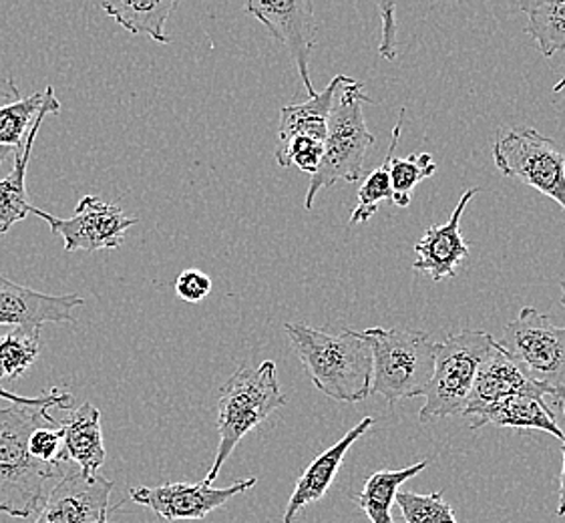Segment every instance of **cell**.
<instances>
[{
  "mask_svg": "<svg viewBox=\"0 0 565 523\" xmlns=\"http://www.w3.org/2000/svg\"><path fill=\"white\" fill-rule=\"evenodd\" d=\"M493 161L505 178L520 180L565 210V156L554 139L533 127H513L498 137Z\"/></svg>",
  "mask_w": 565,
  "mask_h": 523,
  "instance_id": "8",
  "label": "cell"
},
{
  "mask_svg": "<svg viewBox=\"0 0 565 523\" xmlns=\"http://www.w3.org/2000/svg\"><path fill=\"white\" fill-rule=\"evenodd\" d=\"M29 453L49 466H58V463H67L63 459V435L58 425H45L39 427L29 439Z\"/></svg>",
  "mask_w": 565,
  "mask_h": 523,
  "instance_id": "30",
  "label": "cell"
},
{
  "mask_svg": "<svg viewBox=\"0 0 565 523\" xmlns=\"http://www.w3.org/2000/svg\"><path fill=\"white\" fill-rule=\"evenodd\" d=\"M562 453H564V467H562V476H559V498H557V512H555V515H559V517L565 515V444Z\"/></svg>",
  "mask_w": 565,
  "mask_h": 523,
  "instance_id": "34",
  "label": "cell"
},
{
  "mask_svg": "<svg viewBox=\"0 0 565 523\" xmlns=\"http://www.w3.org/2000/svg\"><path fill=\"white\" fill-rule=\"evenodd\" d=\"M246 11L256 17L274 39H278L295 58L300 79L310 97L317 89L310 79V55L317 45V17L310 0H249Z\"/></svg>",
  "mask_w": 565,
  "mask_h": 523,
  "instance_id": "11",
  "label": "cell"
},
{
  "mask_svg": "<svg viewBox=\"0 0 565 523\" xmlns=\"http://www.w3.org/2000/svg\"><path fill=\"white\" fill-rule=\"evenodd\" d=\"M103 11L114 17L115 23L134 34H148L161 45H170L166 23L178 9L175 0H105Z\"/></svg>",
  "mask_w": 565,
  "mask_h": 523,
  "instance_id": "21",
  "label": "cell"
},
{
  "mask_svg": "<svg viewBox=\"0 0 565 523\" xmlns=\"http://www.w3.org/2000/svg\"><path fill=\"white\" fill-rule=\"evenodd\" d=\"M381 19H383V43H381V55L395 61L396 58V23L395 4H379Z\"/></svg>",
  "mask_w": 565,
  "mask_h": 523,
  "instance_id": "33",
  "label": "cell"
},
{
  "mask_svg": "<svg viewBox=\"0 0 565 523\" xmlns=\"http://www.w3.org/2000/svg\"><path fill=\"white\" fill-rule=\"evenodd\" d=\"M83 305L85 300L81 296L43 295L0 274V327L41 330L46 322H77L73 308Z\"/></svg>",
  "mask_w": 565,
  "mask_h": 523,
  "instance_id": "13",
  "label": "cell"
},
{
  "mask_svg": "<svg viewBox=\"0 0 565 523\" xmlns=\"http://www.w3.org/2000/svg\"><path fill=\"white\" fill-rule=\"evenodd\" d=\"M405 107L398 114L395 127H393V139L388 146V153H386L383 163L371 171V175L364 180V183L359 190V204L352 210L349 226H356V224H364L379 212V204H383L386 200H393V190H391V163L395 160L396 146H398V137H401V127L405 121Z\"/></svg>",
  "mask_w": 565,
  "mask_h": 523,
  "instance_id": "24",
  "label": "cell"
},
{
  "mask_svg": "<svg viewBox=\"0 0 565 523\" xmlns=\"http://www.w3.org/2000/svg\"><path fill=\"white\" fill-rule=\"evenodd\" d=\"M31 214L45 220L53 234L63 238L65 250H114L124 244L125 232L136 226L137 217L125 216L117 204L103 202L97 195H85L75 216H51L41 207H31Z\"/></svg>",
  "mask_w": 565,
  "mask_h": 523,
  "instance_id": "9",
  "label": "cell"
},
{
  "mask_svg": "<svg viewBox=\"0 0 565 523\" xmlns=\"http://www.w3.org/2000/svg\"><path fill=\"white\" fill-rule=\"evenodd\" d=\"M114 481L85 478L79 467H68L65 478L46 495L34 523H105Z\"/></svg>",
  "mask_w": 565,
  "mask_h": 523,
  "instance_id": "12",
  "label": "cell"
},
{
  "mask_svg": "<svg viewBox=\"0 0 565 523\" xmlns=\"http://www.w3.org/2000/svg\"><path fill=\"white\" fill-rule=\"evenodd\" d=\"M498 346L523 375L550 393L555 407L565 409V327H555L550 314L533 307L521 308Z\"/></svg>",
  "mask_w": 565,
  "mask_h": 523,
  "instance_id": "6",
  "label": "cell"
},
{
  "mask_svg": "<svg viewBox=\"0 0 565 523\" xmlns=\"http://www.w3.org/2000/svg\"><path fill=\"white\" fill-rule=\"evenodd\" d=\"M324 153V146L310 137H295L286 143H280L276 149V161L282 168L296 166L298 170L305 171L310 178L317 173Z\"/></svg>",
  "mask_w": 565,
  "mask_h": 523,
  "instance_id": "29",
  "label": "cell"
},
{
  "mask_svg": "<svg viewBox=\"0 0 565 523\" xmlns=\"http://www.w3.org/2000/svg\"><path fill=\"white\" fill-rule=\"evenodd\" d=\"M495 339L483 330H463L439 342L435 371L420 397L425 405L418 410V421L433 423L451 415H461L476 383L477 371L491 353Z\"/></svg>",
  "mask_w": 565,
  "mask_h": 523,
  "instance_id": "7",
  "label": "cell"
},
{
  "mask_svg": "<svg viewBox=\"0 0 565 523\" xmlns=\"http://www.w3.org/2000/svg\"><path fill=\"white\" fill-rule=\"evenodd\" d=\"M374 103L376 102L364 93L361 81L351 77L344 79L340 97L337 93V99L328 117L327 139L322 143L324 153L320 168L308 183L306 210H312L318 192L322 188H332L340 180L356 182L361 178L364 158L376 141L364 121L362 105Z\"/></svg>",
  "mask_w": 565,
  "mask_h": 523,
  "instance_id": "4",
  "label": "cell"
},
{
  "mask_svg": "<svg viewBox=\"0 0 565 523\" xmlns=\"http://www.w3.org/2000/svg\"><path fill=\"white\" fill-rule=\"evenodd\" d=\"M0 398L9 401L12 405H23V407H36V409H73V395L63 393L58 388H51L49 393H43L39 397H23L14 395L11 391L0 387Z\"/></svg>",
  "mask_w": 565,
  "mask_h": 523,
  "instance_id": "31",
  "label": "cell"
},
{
  "mask_svg": "<svg viewBox=\"0 0 565 523\" xmlns=\"http://www.w3.org/2000/svg\"><path fill=\"white\" fill-rule=\"evenodd\" d=\"M373 425V417H364L342 439H339L332 447H328L327 451H322L310 466L306 467L305 473L296 481L295 491L288 500V508L284 512V523L295 522L296 515L305 508L317 503L327 495V491L334 483L340 466H342L347 453L351 451L352 445L356 444L362 435L371 431Z\"/></svg>",
  "mask_w": 565,
  "mask_h": 523,
  "instance_id": "16",
  "label": "cell"
},
{
  "mask_svg": "<svg viewBox=\"0 0 565 523\" xmlns=\"http://www.w3.org/2000/svg\"><path fill=\"white\" fill-rule=\"evenodd\" d=\"M14 99L0 105V146L21 151L24 146V134L31 131V124L39 111L45 107L46 89L34 93L31 97H21L12 79L7 81Z\"/></svg>",
  "mask_w": 565,
  "mask_h": 523,
  "instance_id": "25",
  "label": "cell"
},
{
  "mask_svg": "<svg viewBox=\"0 0 565 523\" xmlns=\"http://www.w3.org/2000/svg\"><path fill=\"white\" fill-rule=\"evenodd\" d=\"M486 425L495 427H513V429H537L550 433L555 439L565 444V433L555 421V415L543 403L542 397L535 395H513L495 403L493 407L481 410L476 417L469 419V427L477 431Z\"/></svg>",
  "mask_w": 565,
  "mask_h": 523,
  "instance_id": "19",
  "label": "cell"
},
{
  "mask_svg": "<svg viewBox=\"0 0 565 523\" xmlns=\"http://www.w3.org/2000/svg\"><path fill=\"white\" fill-rule=\"evenodd\" d=\"M14 153H17V151H14V149L2 148V146H0V166H2V163H4V161L9 160V158H11V156H14Z\"/></svg>",
  "mask_w": 565,
  "mask_h": 523,
  "instance_id": "35",
  "label": "cell"
},
{
  "mask_svg": "<svg viewBox=\"0 0 565 523\" xmlns=\"http://www.w3.org/2000/svg\"><path fill=\"white\" fill-rule=\"evenodd\" d=\"M61 111V102L55 97L53 85L46 87L45 107L39 111L34 119L31 131L26 134L23 149L14 153V166L11 173L0 180V236H4L9 230L31 214L29 204V192H26V170H29V161L33 153L34 139L39 136V129L43 127L46 114L58 115Z\"/></svg>",
  "mask_w": 565,
  "mask_h": 523,
  "instance_id": "17",
  "label": "cell"
},
{
  "mask_svg": "<svg viewBox=\"0 0 565 523\" xmlns=\"http://www.w3.org/2000/svg\"><path fill=\"white\" fill-rule=\"evenodd\" d=\"M429 466V459L418 461L415 466L403 467V469H383L376 471L371 478L364 481L361 493H356L352 501L361 508L364 515L371 523H395L393 520V505L396 503V495L403 483L408 479L423 473Z\"/></svg>",
  "mask_w": 565,
  "mask_h": 523,
  "instance_id": "22",
  "label": "cell"
},
{
  "mask_svg": "<svg viewBox=\"0 0 565 523\" xmlns=\"http://www.w3.org/2000/svg\"><path fill=\"white\" fill-rule=\"evenodd\" d=\"M58 429L63 435V459L79 467L85 478L99 476L105 463V445H103L102 413L83 403L71 410L67 419H58Z\"/></svg>",
  "mask_w": 565,
  "mask_h": 523,
  "instance_id": "18",
  "label": "cell"
},
{
  "mask_svg": "<svg viewBox=\"0 0 565 523\" xmlns=\"http://www.w3.org/2000/svg\"><path fill=\"white\" fill-rule=\"evenodd\" d=\"M284 405L286 395L280 391L274 361H264L256 369L242 366L230 376L217 397L220 445L204 483L212 485L239 441Z\"/></svg>",
  "mask_w": 565,
  "mask_h": 523,
  "instance_id": "3",
  "label": "cell"
},
{
  "mask_svg": "<svg viewBox=\"0 0 565 523\" xmlns=\"http://www.w3.org/2000/svg\"><path fill=\"white\" fill-rule=\"evenodd\" d=\"M437 171V161L430 153H411L408 158L393 160L391 163V190L393 200L398 207H408L413 200V190L418 183L429 180Z\"/></svg>",
  "mask_w": 565,
  "mask_h": 523,
  "instance_id": "27",
  "label": "cell"
},
{
  "mask_svg": "<svg viewBox=\"0 0 565 523\" xmlns=\"http://www.w3.org/2000/svg\"><path fill=\"white\" fill-rule=\"evenodd\" d=\"M45 425H58L51 409L23 405L0 409V513L36 515L46 495L65 478L67 463L49 466L29 453L31 435Z\"/></svg>",
  "mask_w": 565,
  "mask_h": 523,
  "instance_id": "1",
  "label": "cell"
},
{
  "mask_svg": "<svg viewBox=\"0 0 565 523\" xmlns=\"http://www.w3.org/2000/svg\"><path fill=\"white\" fill-rule=\"evenodd\" d=\"M284 330L320 393L339 403H361L371 395L373 353L361 332L330 334L305 322H286Z\"/></svg>",
  "mask_w": 565,
  "mask_h": 523,
  "instance_id": "2",
  "label": "cell"
},
{
  "mask_svg": "<svg viewBox=\"0 0 565 523\" xmlns=\"http://www.w3.org/2000/svg\"><path fill=\"white\" fill-rule=\"evenodd\" d=\"M527 14V33L543 57H554L565 51V0H532L520 4Z\"/></svg>",
  "mask_w": 565,
  "mask_h": 523,
  "instance_id": "23",
  "label": "cell"
},
{
  "mask_svg": "<svg viewBox=\"0 0 565 523\" xmlns=\"http://www.w3.org/2000/svg\"><path fill=\"white\" fill-rule=\"evenodd\" d=\"M41 351V330L14 329L0 337V381L19 378L33 366Z\"/></svg>",
  "mask_w": 565,
  "mask_h": 523,
  "instance_id": "26",
  "label": "cell"
},
{
  "mask_svg": "<svg viewBox=\"0 0 565 523\" xmlns=\"http://www.w3.org/2000/svg\"><path fill=\"white\" fill-rule=\"evenodd\" d=\"M258 479H238L227 488H212L200 483H163L158 488H131L129 500L146 505L151 512L168 522L180 520H204L210 513L226 505L227 501L252 490Z\"/></svg>",
  "mask_w": 565,
  "mask_h": 523,
  "instance_id": "10",
  "label": "cell"
},
{
  "mask_svg": "<svg viewBox=\"0 0 565 523\" xmlns=\"http://www.w3.org/2000/svg\"><path fill=\"white\" fill-rule=\"evenodd\" d=\"M344 79H347L344 75H337L322 92L317 93L315 97H310L308 102L282 107L280 109V126H278L280 143H286L295 137H310L315 141L324 143L328 117H330L337 93H339L340 85L344 83Z\"/></svg>",
  "mask_w": 565,
  "mask_h": 523,
  "instance_id": "20",
  "label": "cell"
},
{
  "mask_svg": "<svg viewBox=\"0 0 565 523\" xmlns=\"http://www.w3.org/2000/svg\"><path fill=\"white\" fill-rule=\"evenodd\" d=\"M396 505L403 513L405 523H459L455 517V510L443 498V491H433L427 495L398 491Z\"/></svg>",
  "mask_w": 565,
  "mask_h": 523,
  "instance_id": "28",
  "label": "cell"
},
{
  "mask_svg": "<svg viewBox=\"0 0 565 523\" xmlns=\"http://www.w3.org/2000/svg\"><path fill=\"white\" fill-rule=\"evenodd\" d=\"M212 292V280L202 270H183L175 280V295L185 302H202Z\"/></svg>",
  "mask_w": 565,
  "mask_h": 523,
  "instance_id": "32",
  "label": "cell"
},
{
  "mask_svg": "<svg viewBox=\"0 0 565 523\" xmlns=\"http://www.w3.org/2000/svg\"><path fill=\"white\" fill-rule=\"evenodd\" d=\"M564 89H565V75H564V77H562V81H559V83H557V85H555L554 92L559 93V92H564Z\"/></svg>",
  "mask_w": 565,
  "mask_h": 523,
  "instance_id": "36",
  "label": "cell"
},
{
  "mask_svg": "<svg viewBox=\"0 0 565 523\" xmlns=\"http://www.w3.org/2000/svg\"><path fill=\"white\" fill-rule=\"evenodd\" d=\"M479 192H481L479 188L465 190L447 224L429 226L423 234V238L418 239L415 244L417 260L413 262L415 273H427L435 282L457 276L459 266L469 256V244L465 242L459 230L461 217H463L465 207Z\"/></svg>",
  "mask_w": 565,
  "mask_h": 523,
  "instance_id": "14",
  "label": "cell"
},
{
  "mask_svg": "<svg viewBox=\"0 0 565 523\" xmlns=\"http://www.w3.org/2000/svg\"><path fill=\"white\" fill-rule=\"evenodd\" d=\"M105 523H107V522H105Z\"/></svg>",
  "mask_w": 565,
  "mask_h": 523,
  "instance_id": "38",
  "label": "cell"
},
{
  "mask_svg": "<svg viewBox=\"0 0 565 523\" xmlns=\"http://www.w3.org/2000/svg\"><path fill=\"white\" fill-rule=\"evenodd\" d=\"M513 395L550 397V393L545 388L535 385L521 373L508 354L499 349L498 341H495L491 353L487 354L486 361L477 371L476 383H473L471 395L467 398V405L461 415L465 419H471L481 410L489 409L499 401L513 397Z\"/></svg>",
  "mask_w": 565,
  "mask_h": 523,
  "instance_id": "15",
  "label": "cell"
},
{
  "mask_svg": "<svg viewBox=\"0 0 565 523\" xmlns=\"http://www.w3.org/2000/svg\"><path fill=\"white\" fill-rule=\"evenodd\" d=\"M562 305L565 308V276L562 278Z\"/></svg>",
  "mask_w": 565,
  "mask_h": 523,
  "instance_id": "37",
  "label": "cell"
},
{
  "mask_svg": "<svg viewBox=\"0 0 565 523\" xmlns=\"http://www.w3.org/2000/svg\"><path fill=\"white\" fill-rule=\"evenodd\" d=\"M362 339L373 353L371 395H381L395 405L401 398L420 397L435 371L439 342L425 330H362Z\"/></svg>",
  "mask_w": 565,
  "mask_h": 523,
  "instance_id": "5",
  "label": "cell"
}]
</instances>
